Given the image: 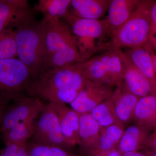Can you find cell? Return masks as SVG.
<instances>
[{
    "label": "cell",
    "mask_w": 156,
    "mask_h": 156,
    "mask_svg": "<svg viewBox=\"0 0 156 156\" xmlns=\"http://www.w3.org/2000/svg\"><path fill=\"white\" fill-rule=\"evenodd\" d=\"M84 62L69 67L48 69L31 81L26 90L30 96L49 102L71 103L86 83Z\"/></svg>",
    "instance_id": "1"
},
{
    "label": "cell",
    "mask_w": 156,
    "mask_h": 156,
    "mask_svg": "<svg viewBox=\"0 0 156 156\" xmlns=\"http://www.w3.org/2000/svg\"><path fill=\"white\" fill-rule=\"evenodd\" d=\"M14 28L17 57L27 67L35 80L47 69L48 55L42 21L33 13L19 21Z\"/></svg>",
    "instance_id": "2"
},
{
    "label": "cell",
    "mask_w": 156,
    "mask_h": 156,
    "mask_svg": "<svg viewBox=\"0 0 156 156\" xmlns=\"http://www.w3.org/2000/svg\"><path fill=\"white\" fill-rule=\"evenodd\" d=\"M155 1L140 0L130 17L105 43L109 49L137 48L148 42L150 11Z\"/></svg>",
    "instance_id": "3"
},
{
    "label": "cell",
    "mask_w": 156,
    "mask_h": 156,
    "mask_svg": "<svg viewBox=\"0 0 156 156\" xmlns=\"http://www.w3.org/2000/svg\"><path fill=\"white\" fill-rule=\"evenodd\" d=\"M31 80L29 70L18 58L0 60V93L9 101L21 96Z\"/></svg>",
    "instance_id": "4"
},
{
    "label": "cell",
    "mask_w": 156,
    "mask_h": 156,
    "mask_svg": "<svg viewBox=\"0 0 156 156\" xmlns=\"http://www.w3.org/2000/svg\"><path fill=\"white\" fill-rule=\"evenodd\" d=\"M30 143L58 147L67 150L62 134L59 121L52 102L44 105L35 120L33 134Z\"/></svg>",
    "instance_id": "5"
},
{
    "label": "cell",
    "mask_w": 156,
    "mask_h": 156,
    "mask_svg": "<svg viewBox=\"0 0 156 156\" xmlns=\"http://www.w3.org/2000/svg\"><path fill=\"white\" fill-rule=\"evenodd\" d=\"M14 100L3 112L1 124L2 134L18 124L35 120L44 105L40 98L30 96H20Z\"/></svg>",
    "instance_id": "6"
},
{
    "label": "cell",
    "mask_w": 156,
    "mask_h": 156,
    "mask_svg": "<svg viewBox=\"0 0 156 156\" xmlns=\"http://www.w3.org/2000/svg\"><path fill=\"white\" fill-rule=\"evenodd\" d=\"M114 91L112 87L87 79L84 88L69 104L80 114L89 113L95 107L110 98Z\"/></svg>",
    "instance_id": "7"
},
{
    "label": "cell",
    "mask_w": 156,
    "mask_h": 156,
    "mask_svg": "<svg viewBox=\"0 0 156 156\" xmlns=\"http://www.w3.org/2000/svg\"><path fill=\"white\" fill-rule=\"evenodd\" d=\"M41 21L48 57L66 45L77 44V37L71 33L67 26L60 19L53 18Z\"/></svg>",
    "instance_id": "8"
},
{
    "label": "cell",
    "mask_w": 156,
    "mask_h": 156,
    "mask_svg": "<svg viewBox=\"0 0 156 156\" xmlns=\"http://www.w3.org/2000/svg\"><path fill=\"white\" fill-rule=\"evenodd\" d=\"M123 68V82L131 93L139 98L149 95H156L148 80L131 62L126 53L118 49Z\"/></svg>",
    "instance_id": "9"
},
{
    "label": "cell",
    "mask_w": 156,
    "mask_h": 156,
    "mask_svg": "<svg viewBox=\"0 0 156 156\" xmlns=\"http://www.w3.org/2000/svg\"><path fill=\"white\" fill-rule=\"evenodd\" d=\"M140 0H111L107 16L103 20L105 39L112 35L130 17Z\"/></svg>",
    "instance_id": "10"
},
{
    "label": "cell",
    "mask_w": 156,
    "mask_h": 156,
    "mask_svg": "<svg viewBox=\"0 0 156 156\" xmlns=\"http://www.w3.org/2000/svg\"><path fill=\"white\" fill-rule=\"evenodd\" d=\"M51 102L58 116L66 143L69 148L78 144L80 114L66 104Z\"/></svg>",
    "instance_id": "11"
},
{
    "label": "cell",
    "mask_w": 156,
    "mask_h": 156,
    "mask_svg": "<svg viewBox=\"0 0 156 156\" xmlns=\"http://www.w3.org/2000/svg\"><path fill=\"white\" fill-rule=\"evenodd\" d=\"M140 98L131 93L123 81L118 84L111 98L119 122L124 127L132 120L134 108Z\"/></svg>",
    "instance_id": "12"
},
{
    "label": "cell",
    "mask_w": 156,
    "mask_h": 156,
    "mask_svg": "<svg viewBox=\"0 0 156 156\" xmlns=\"http://www.w3.org/2000/svg\"><path fill=\"white\" fill-rule=\"evenodd\" d=\"M32 13L27 0H0V32L14 27Z\"/></svg>",
    "instance_id": "13"
},
{
    "label": "cell",
    "mask_w": 156,
    "mask_h": 156,
    "mask_svg": "<svg viewBox=\"0 0 156 156\" xmlns=\"http://www.w3.org/2000/svg\"><path fill=\"white\" fill-rule=\"evenodd\" d=\"M69 23L77 37L90 38L103 42L105 39L103 20L80 18L68 11L62 17Z\"/></svg>",
    "instance_id": "14"
},
{
    "label": "cell",
    "mask_w": 156,
    "mask_h": 156,
    "mask_svg": "<svg viewBox=\"0 0 156 156\" xmlns=\"http://www.w3.org/2000/svg\"><path fill=\"white\" fill-rule=\"evenodd\" d=\"M152 50H154L148 42L140 47L130 49L125 53L133 64L148 80L156 92V71L154 69L151 58Z\"/></svg>",
    "instance_id": "15"
},
{
    "label": "cell",
    "mask_w": 156,
    "mask_h": 156,
    "mask_svg": "<svg viewBox=\"0 0 156 156\" xmlns=\"http://www.w3.org/2000/svg\"><path fill=\"white\" fill-rule=\"evenodd\" d=\"M100 136V127L90 114H80L78 144L81 153L87 155L89 151L97 148Z\"/></svg>",
    "instance_id": "16"
},
{
    "label": "cell",
    "mask_w": 156,
    "mask_h": 156,
    "mask_svg": "<svg viewBox=\"0 0 156 156\" xmlns=\"http://www.w3.org/2000/svg\"><path fill=\"white\" fill-rule=\"evenodd\" d=\"M132 120L137 125L154 131L156 128V95L140 98L135 105Z\"/></svg>",
    "instance_id": "17"
},
{
    "label": "cell",
    "mask_w": 156,
    "mask_h": 156,
    "mask_svg": "<svg viewBox=\"0 0 156 156\" xmlns=\"http://www.w3.org/2000/svg\"><path fill=\"white\" fill-rule=\"evenodd\" d=\"M111 0H71L75 16L84 19L100 20L108 10Z\"/></svg>",
    "instance_id": "18"
},
{
    "label": "cell",
    "mask_w": 156,
    "mask_h": 156,
    "mask_svg": "<svg viewBox=\"0 0 156 156\" xmlns=\"http://www.w3.org/2000/svg\"><path fill=\"white\" fill-rule=\"evenodd\" d=\"M150 131L141 126H130L124 131L118 149L122 154L128 152L144 149Z\"/></svg>",
    "instance_id": "19"
},
{
    "label": "cell",
    "mask_w": 156,
    "mask_h": 156,
    "mask_svg": "<svg viewBox=\"0 0 156 156\" xmlns=\"http://www.w3.org/2000/svg\"><path fill=\"white\" fill-rule=\"evenodd\" d=\"M83 68L87 80L112 87L105 52L84 62Z\"/></svg>",
    "instance_id": "20"
},
{
    "label": "cell",
    "mask_w": 156,
    "mask_h": 156,
    "mask_svg": "<svg viewBox=\"0 0 156 156\" xmlns=\"http://www.w3.org/2000/svg\"><path fill=\"white\" fill-rule=\"evenodd\" d=\"M81 61L77 44H70L49 56L47 69L69 67Z\"/></svg>",
    "instance_id": "21"
},
{
    "label": "cell",
    "mask_w": 156,
    "mask_h": 156,
    "mask_svg": "<svg viewBox=\"0 0 156 156\" xmlns=\"http://www.w3.org/2000/svg\"><path fill=\"white\" fill-rule=\"evenodd\" d=\"M71 0H39L34 10L44 15L43 20L62 18L69 11Z\"/></svg>",
    "instance_id": "22"
},
{
    "label": "cell",
    "mask_w": 156,
    "mask_h": 156,
    "mask_svg": "<svg viewBox=\"0 0 156 156\" xmlns=\"http://www.w3.org/2000/svg\"><path fill=\"white\" fill-rule=\"evenodd\" d=\"M89 114L100 129L115 124L123 126L117 119L111 97L95 107Z\"/></svg>",
    "instance_id": "23"
},
{
    "label": "cell",
    "mask_w": 156,
    "mask_h": 156,
    "mask_svg": "<svg viewBox=\"0 0 156 156\" xmlns=\"http://www.w3.org/2000/svg\"><path fill=\"white\" fill-rule=\"evenodd\" d=\"M34 121H27L18 124L3 133L5 144L14 143L19 145L27 144V140L33 134Z\"/></svg>",
    "instance_id": "24"
},
{
    "label": "cell",
    "mask_w": 156,
    "mask_h": 156,
    "mask_svg": "<svg viewBox=\"0 0 156 156\" xmlns=\"http://www.w3.org/2000/svg\"><path fill=\"white\" fill-rule=\"evenodd\" d=\"M124 126L117 124L100 129V136L97 148L104 151L118 149L124 133Z\"/></svg>",
    "instance_id": "25"
},
{
    "label": "cell",
    "mask_w": 156,
    "mask_h": 156,
    "mask_svg": "<svg viewBox=\"0 0 156 156\" xmlns=\"http://www.w3.org/2000/svg\"><path fill=\"white\" fill-rule=\"evenodd\" d=\"M105 52L106 55L112 87H117L124 79L122 64L118 49L111 48L105 50Z\"/></svg>",
    "instance_id": "26"
},
{
    "label": "cell",
    "mask_w": 156,
    "mask_h": 156,
    "mask_svg": "<svg viewBox=\"0 0 156 156\" xmlns=\"http://www.w3.org/2000/svg\"><path fill=\"white\" fill-rule=\"evenodd\" d=\"M29 156H81L62 148L54 146L27 143Z\"/></svg>",
    "instance_id": "27"
},
{
    "label": "cell",
    "mask_w": 156,
    "mask_h": 156,
    "mask_svg": "<svg viewBox=\"0 0 156 156\" xmlns=\"http://www.w3.org/2000/svg\"><path fill=\"white\" fill-rule=\"evenodd\" d=\"M17 57L14 29L0 32V60Z\"/></svg>",
    "instance_id": "28"
},
{
    "label": "cell",
    "mask_w": 156,
    "mask_h": 156,
    "mask_svg": "<svg viewBox=\"0 0 156 156\" xmlns=\"http://www.w3.org/2000/svg\"><path fill=\"white\" fill-rule=\"evenodd\" d=\"M156 1L154 2L150 11V31L148 42L151 47L156 50Z\"/></svg>",
    "instance_id": "29"
},
{
    "label": "cell",
    "mask_w": 156,
    "mask_h": 156,
    "mask_svg": "<svg viewBox=\"0 0 156 156\" xmlns=\"http://www.w3.org/2000/svg\"><path fill=\"white\" fill-rule=\"evenodd\" d=\"M88 156H121L118 149L112 150L104 151L98 148L91 150L87 154Z\"/></svg>",
    "instance_id": "30"
},
{
    "label": "cell",
    "mask_w": 156,
    "mask_h": 156,
    "mask_svg": "<svg viewBox=\"0 0 156 156\" xmlns=\"http://www.w3.org/2000/svg\"><path fill=\"white\" fill-rule=\"evenodd\" d=\"M20 145L14 143L6 144L5 147L0 151V156H15Z\"/></svg>",
    "instance_id": "31"
},
{
    "label": "cell",
    "mask_w": 156,
    "mask_h": 156,
    "mask_svg": "<svg viewBox=\"0 0 156 156\" xmlns=\"http://www.w3.org/2000/svg\"><path fill=\"white\" fill-rule=\"evenodd\" d=\"M144 150L156 151V129L151 133L146 142Z\"/></svg>",
    "instance_id": "32"
},
{
    "label": "cell",
    "mask_w": 156,
    "mask_h": 156,
    "mask_svg": "<svg viewBox=\"0 0 156 156\" xmlns=\"http://www.w3.org/2000/svg\"><path fill=\"white\" fill-rule=\"evenodd\" d=\"M15 156H29L27 149V144L20 146Z\"/></svg>",
    "instance_id": "33"
},
{
    "label": "cell",
    "mask_w": 156,
    "mask_h": 156,
    "mask_svg": "<svg viewBox=\"0 0 156 156\" xmlns=\"http://www.w3.org/2000/svg\"><path fill=\"white\" fill-rule=\"evenodd\" d=\"M121 156H147L144 152H141L139 151L128 152L121 154Z\"/></svg>",
    "instance_id": "34"
},
{
    "label": "cell",
    "mask_w": 156,
    "mask_h": 156,
    "mask_svg": "<svg viewBox=\"0 0 156 156\" xmlns=\"http://www.w3.org/2000/svg\"><path fill=\"white\" fill-rule=\"evenodd\" d=\"M9 101L0 93V105L8 106Z\"/></svg>",
    "instance_id": "35"
},
{
    "label": "cell",
    "mask_w": 156,
    "mask_h": 156,
    "mask_svg": "<svg viewBox=\"0 0 156 156\" xmlns=\"http://www.w3.org/2000/svg\"><path fill=\"white\" fill-rule=\"evenodd\" d=\"M7 106L5 105H0V133L2 132L1 124H2V117L3 112Z\"/></svg>",
    "instance_id": "36"
},
{
    "label": "cell",
    "mask_w": 156,
    "mask_h": 156,
    "mask_svg": "<svg viewBox=\"0 0 156 156\" xmlns=\"http://www.w3.org/2000/svg\"><path fill=\"white\" fill-rule=\"evenodd\" d=\"M144 153L147 156H156V151H150L144 150Z\"/></svg>",
    "instance_id": "37"
}]
</instances>
